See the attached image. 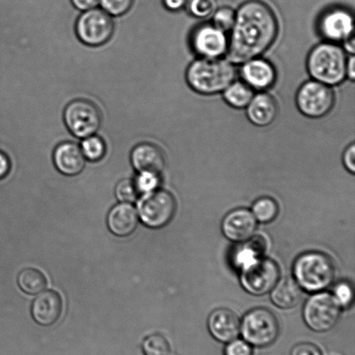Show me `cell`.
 Listing matches in <instances>:
<instances>
[{"label": "cell", "instance_id": "obj_12", "mask_svg": "<svg viewBox=\"0 0 355 355\" xmlns=\"http://www.w3.org/2000/svg\"><path fill=\"white\" fill-rule=\"evenodd\" d=\"M190 44L198 57L220 58L228 51L229 41L224 31L211 24H202L193 31Z\"/></svg>", "mask_w": 355, "mask_h": 355}, {"label": "cell", "instance_id": "obj_4", "mask_svg": "<svg viewBox=\"0 0 355 355\" xmlns=\"http://www.w3.org/2000/svg\"><path fill=\"white\" fill-rule=\"evenodd\" d=\"M335 271L332 260L316 251L302 254L293 265L295 281L309 293H318L328 288L335 278Z\"/></svg>", "mask_w": 355, "mask_h": 355}, {"label": "cell", "instance_id": "obj_24", "mask_svg": "<svg viewBox=\"0 0 355 355\" xmlns=\"http://www.w3.org/2000/svg\"><path fill=\"white\" fill-rule=\"evenodd\" d=\"M254 95V90L248 85L236 80L223 92L226 104L239 110L245 109Z\"/></svg>", "mask_w": 355, "mask_h": 355}, {"label": "cell", "instance_id": "obj_20", "mask_svg": "<svg viewBox=\"0 0 355 355\" xmlns=\"http://www.w3.org/2000/svg\"><path fill=\"white\" fill-rule=\"evenodd\" d=\"M245 110L250 123L259 127L269 126L276 119L278 113L276 100L264 92L254 95Z\"/></svg>", "mask_w": 355, "mask_h": 355}, {"label": "cell", "instance_id": "obj_17", "mask_svg": "<svg viewBox=\"0 0 355 355\" xmlns=\"http://www.w3.org/2000/svg\"><path fill=\"white\" fill-rule=\"evenodd\" d=\"M238 315L227 308H218L212 312L208 319L211 335L218 342L228 343L236 339L240 333Z\"/></svg>", "mask_w": 355, "mask_h": 355}, {"label": "cell", "instance_id": "obj_27", "mask_svg": "<svg viewBox=\"0 0 355 355\" xmlns=\"http://www.w3.org/2000/svg\"><path fill=\"white\" fill-rule=\"evenodd\" d=\"M252 212L257 221L262 224H269L277 217L279 208L272 198L261 197L252 205Z\"/></svg>", "mask_w": 355, "mask_h": 355}, {"label": "cell", "instance_id": "obj_32", "mask_svg": "<svg viewBox=\"0 0 355 355\" xmlns=\"http://www.w3.org/2000/svg\"><path fill=\"white\" fill-rule=\"evenodd\" d=\"M135 0H99V6L111 17L123 16L130 12Z\"/></svg>", "mask_w": 355, "mask_h": 355}, {"label": "cell", "instance_id": "obj_7", "mask_svg": "<svg viewBox=\"0 0 355 355\" xmlns=\"http://www.w3.org/2000/svg\"><path fill=\"white\" fill-rule=\"evenodd\" d=\"M64 122L75 138L83 139L96 134L102 124V113L98 107L88 99H75L64 110Z\"/></svg>", "mask_w": 355, "mask_h": 355}, {"label": "cell", "instance_id": "obj_41", "mask_svg": "<svg viewBox=\"0 0 355 355\" xmlns=\"http://www.w3.org/2000/svg\"><path fill=\"white\" fill-rule=\"evenodd\" d=\"M347 78L354 81L355 79V59L354 55H350L347 58Z\"/></svg>", "mask_w": 355, "mask_h": 355}, {"label": "cell", "instance_id": "obj_10", "mask_svg": "<svg viewBox=\"0 0 355 355\" xmlns=\"http://www.w3.org/2000/svg\"><path fill=\"white\" fill-rule=\"evenodd\" d=\"M176 201L166 190L145 194L139 204L141 220L149 228L159 229L168 225L175 214Z\"/></svg>", "mask_w": 355, "mask_h": 355}, {"label": "cell", "instance_id": "obj_35", "mask_svg": "<svg viewBox=\"0 0 355 355\" xmlns=\"http://www.w3.org/2000/svg\"><path fill=\"white\" fill-rule=\"evenodd\" d=\"M225 355H252V347L245 340L235 339L228 342Z\"/></svg>", "mask_w": 355, "mask_h": 355}, {"label": "cell", "instance_id": "obj_21", "mask_svg": "<svg viewBox=\"0 0 355 355\" xmlns=\"http://www.w3.org/2000/svg\"><path fill=\"white\" fill-rule=\"evenodd\" d=\"M138 222L137 210L128 204H117L107 215V227L117 236L131 235L137 229Z\"/></svg>", "mask_w": 355, "mask_h": 355}, {"label": "cell", "instance_id": "obj_33", "mask_svg": "<svg viewBox=\"0 0 355 355\" xmlns=\"http://www.w3.org/2000/svg\"><path fill=\"white\" fill-rule=\"evenodd\" d=\"M117 199L125 204L133 203L139 197V191L135 181L130 179L121 180L116 187Z\"/></svg>", "mask_w": 355, "mask_h": 355}, {"label": "cell", "instance_id": "obj_25", "mask_svg": "<svg viewBox=\"0 0 355 355\" xmlns=\"http://www.w3.org/2000/svg\"><path fill=\"white\" fill-rule=\"evenodd\" d=\"M17 283L24 293L38 295L47 286V280L44 274L36 269H26L19 274Z\"/></svg>", "mask_w": 355, "mask_h": 355}, {"label": "cell", "instance_id": "obj_37", "mask_svg": "<svg viewBox=\"0 0 355 355\" xmlns=\"http://www.w3.org/2000/svg\"><path fill=\"white\" fill-rule=\"evenodd\" d=\"M343 165L345 168L349 170L350 173L354 174L355 172V145L354 144L350 145L349 147L345 149L343 156Z\"/></svg>", "mask_w": 355, "mask_h": 355}, {"label": "cell", "instance_id": "obj_15", "mask_svg": "<svg viewBox=\"0 0 355 355\" xmlns=\"http://www.w3.org/2000/svg\"><path fill=\"white\" fill-rule=\"evenodd\" d=\"M257 220L252 211L236 208L230 212L222 222V231L230 241L243 242L252 238Z\"/></svg>", "mask_w": 355, "mask_h": 355}, {"label": "cell", "instance_id": "obj_42", "mask_svg": "<svg viewBox=\"0 0 355 355\" xmlns=\"http://www.w3.org/2000/svg\"><path fill=\"white\" fill-rule=\"evenodd\" d=\"M343 50L347 52V53L350 55L354 54L355 51V41H354V37H350L347 38L345 41L343 42Z\"/></svg>", "mask_w": 355, "mask_h": 355}, {"label": "cell", "instance_id": "obj_39", "mask_svg": "<svg viewBox=\"0 0 355 355\" xmlns=\"http://www.w3.org/2000/svg\"><path fill=\"white\" fill-rule=\"evenodd\" d=\"M10 160L5 152L0 151V180L6 179L10 172Z\"/></svg>", "mask_w": 355, "mask_h": 355}, {"label": "cell", "instance_id": "obj_16", "mask_svg": "<svg viewBox=\"0 0 355 355\" xmlns=\"http://www.w3.org/2000/svg\"><path fill=\"white\" fill-rule=\"evenodd\" d=\"M85 158L81 148L74 142L65 141L55 146L53 162L59 172L65 176H76L85 169Z\"/></svg>", "mask_w": 355, "mask_h": 355}, {"label": "cell", "instance_id": "obj_2", "mask_svg": "<svg viewBox=\"0 0 355 355\" xmlns=\"http://www.w3.org/2000/svg\"><path fill=\"white\" fill-rule=\"evenodd\" d=\"M235 65L223 58H200L188 66V85L201 95H215L224 92L236 80Z\"/></svg>", "mask_w": 355, "mask_h": 355}, {"label": "cell", "instance_id": "obj_23", "mask_svg": "<svg viewBox=\"0 0 355 355\" xmlns=\"http://www.w3.org/2000/svg\"><path fill=\"white\" fill-rule=\"evenodd\" d=\"M302 295V290L297 281L285 278L278 281L271 290V301L278 308L290 309L300 302Z\"/></svg>", "mask_w": 355, "mask_h": 355}, {"label": "cell", "instance_id": "obj_26", "mask_svg": "<svg viewBox=\"0 0 355 355\" xmlns=\"http://www.w3.org/2000/svg\"><path fill=\"white\" fill-rule=\"evenodd\" d=\"M80 148L85 160L90 162L101 161L107 152L105 141L96 134L83 138Z\"/></svg>", "mask_w": 355, "mask_h": 355}, {"label": "cell", "instance_id": "obj_1", "mask_svg": "<svg viewBox=\"0 0 355 355\" xmlns=\"http://www.w3.org/2000/svg\"><path fill=\"white\" fill-rule=\"evenodd\" d=\"M279 26L267 3L249 0L236 12L226 59L233 65L243 64L260 57L277 40Z\"/></svg>", "mask_w": 355, "mask_h": 355}, {"label": "cell", "instance_id": "obj_22", "mask_svg": "<svg viewBox=\"0 0 355 355\" xmlns=\"http://www.w3.org/2000/svg\"><path fill=\"white\" fill-rule=\"evenodd\" d=\"M233 250L232 263L236 269L242 270L262 258L266 249V242L261 236L250 238Z\"/></svg>", "mask_w": 355, "mask_h": 355}, {"label": "cell", "instance_id": "obj_36", "mask_svg": "<svg viewBox=\"0 0 355 355\" xmlns=\"http://www.w3.org/2000/svg\"><path fill=\"white\" fill-rule=\"evenodd\" d=\"M291 355H322V353L314 344L302 342L292 349Z\"/></svg>", "mask_w": 355, "mask_h": 355}, {"label": "cell", "instance_id": "obj_8", "mask_svg": "<svg viewBox=\"0 0 355 355\" xmlns=\"http://www.w3.org/2000/svg\"><path fill=\"white\" fill-rule=\"evenodd\" d=\"M340 307L333 295L318 292L312 295L304 305V319L313 331H329L338 322Z\"/></svg>", "mask_w": 355, "mask_h": 355}, {"label": "cell", "instance_id": "obj_13", "mask_svg": "<svg viewBox=\"0 0 355 355\" xmlns=\"http://www.w3.org/2000/svg\"><path fill=\"white\" fill-rule=\"evenodd\" d=\"M354 19L353 13L343 7L326 10L320 17L318 31L327 41L340 43L354 36Z\"/></svg>", "mask_w": 355, "mask_h": 355}, {"label": "cell", "instance_id": "obj_18", "mask_svg": "<svg viewBox=\"0 0 355 355\" xmlns=\"http://www.w3.org/2000/svg\"><path fill=\"white\" fill-rule=\"evenodd\" d=\"M132 165L138 172H153L161 174L165 168V156L157 145L141 142L132 149Z\"/></svg>", "mask_w": 355, "mask_h": 355}, {"label": "cell", "instance_id": "obj_9", "mask_svg": "<svg viewBox=\"0 0 355 355\" xmlns=\"http://www.w3.org/2000/svg\"><path fill=\"white\" fill-rule=\"evenodd\" d=\"M295 101L298 110L304 116L321 118L331 111L336 97L331 87L311 80L299 88Z\"/></svg>", "mask_w": 355, "mask_h": 355}, {"label": "cell", "instance_id": "obj_30", "mask_svg": "<svg viewBox=\"0 0 355 355\" xmlns=\"http://www.w3.org/2000/svg\"><path fill=\"white\" fill-rule=\"evenodd\" d=\"M146 355H168L170 345L168 340L162 335H152L144 340L142 345Z\"/></svg>", "mask_w": 355, "mask_h": 355}, {"label": "cell", "instance_id": "obj_11", "mask_svg": "<svg viewBox=\"0 0 355 355\" xmlns=\"http://www.w3.org/2000/svg\"><path fill=\"white\" fill-rule=\"evenodd\" d=\"M279 277L280 270L277 264L262 257L241 270L240 283L248 293L261 297L273 290Z\"/></svg>", "mask_w": 355, "mask_h": 355}, {"label": "cell", "instance_id": "obj_14", "mask_svg": "<svg viewBox=\"0 0 355 355\" xmlns=\"http://www.w3.org/2000/svg\"><path fill=\"white\" fill-rule=\"evenodd\" d=\"M240 74L246 85L259 92L270 89L277 80V72L273 65L259 57L243 63Z\"/></svg>", "mask_w": 355, "mask_h": 355}, {"label": "cell", "instance_id": "obj_40", "mask_svg": "<svg viewBox=\"0 0 355 355\" xmlns=\"http://www.w3.org/2000/svg\"><path fill=\"white\" fill-rule=\"evenodd\" d=\"M165 8L171 12H179L187 6V0H162Z\"/></svg>", "mask_w": 355, "mask_h": 355}, {"label": "cell", "instance_id": "obj_5", "mask_svg": "<svg viewBox=\"0 0 355 355\" xmlns=\"http://www.w3.org/2000/svg\"><path fill=\"white\" fill-rule=\"evenodd\" d=\"M240 332L250 345L266 347L276 342L279 335V324L276 316L269 309L257 308L245 315Z\"/></svg>", "mask_w": 355, "mask_h": 355}, {"label": "cell", "instance_id": "obj_38", "mask_svg": "<svg viewBox=\"0 0 355 355\" xmlns=\"http://www.w3.org/2000/svg\"><path fill=\"white\" fill-rule=\"evenodd\" d=\"M71 2L76 9L81 12L96 8L99 6V0H71Z\"/></svg>", "mask_w": 355, "mask_h": 355}, {"label": "cell", "instance_id": "obj_28", "mask_svg": "<svg viewBox=\"0 0 355 355\" xmlns=\"http://www.w3.org/2000/svg\"><path fill=\"white\" fill-rule=\"evenodd\" d=\"M236 19V12L231 7H221L215 10L214 16H212V22L219 30L227 33L232 29Z\"/></svg>", "mask_w": 355, "mask_h": 355}, {"label": "cell", "instance_id": "obj_3", "mask_svg": "<svg viewBox=\"0 0 355 355\" xmlns=\"http://www.w3.org/2000/svg\"><path fill=\"white\" fill-rule=\"evenodd\" d=\"M347 52L332 42H323L312 49L307 58V69L313 80L336 86L347 78Z\"/></svg>", "mask_w": 355, "mask_h": 355}, {"label": "cell", "instance_id": "obj_6", "mask_svg": "<svg viewBox=\"0 0 355 355\" xmlns=\"http://www.w3.org/2000/svg\"><path fill=\"white\" fill-rule=\"evenodd\" d=\"M75 31L76 37L83 44L98 47L112 38L114 23L110 14L96 7L83 12L76 19Z\"/></svg>", "mask_w": 355, "mask_h": 355}, {"label": "cell", "instance_id": "obj_29", "mask_svg": "<svg viewBox=\"0 0 355 355\" xmlns=\"http://www.w3.org/2000/svg\"><path fill=\"white\" fill-rule=\"evenodd\" d=\"M135 183L139 193H150L157 190L161 184V174L153 172H138Z\"/></svg>", "mask_w": 355, "mask_h": 355}, {"label": "cell", "instance_id": "obj_31", "mask_svg": "<svg viewBox=\"0 0 355 355\" xmlns=\"http://www.w3.org/2000/svg\"><path fill=\"white\" fill-rule=\"evenodd\" d=\"M187 7L191 16L197 19H207L216 10L215 0H187Z\"/></svg>", "mask_w": 355, "mask_h": 355}, {"label": "cell", "instance_id": "obj_34", "mask_svg": "<svg viewBox=\"0 0 355 355\" xmlns=\"http://www.w3.org/2000/svg\"><path fill=\"white\" fill-rule=\"evenodd\" d=\"M334 298L340 308H349L354 302V290L352 285L347 281H342L334 290Z\"/></svg>", "mask_w": 355, "mask_h": 355}, {"label": "cell", "instance_id": "obj_19", "mask_svg": "<svg viewBox=\"0 0 355 355\" xmlns=\"http://www.w3.org/2000/svg\"><path fill=\"white\" fill-rule=\"evenodd\" d=\"M62 311V298L57 292L51 290L41 292L31 308L35 321L42 326L54 324L60 317Z\"/></svg>", "mask_w": 355, "mask_h": 355}]
</instances>
